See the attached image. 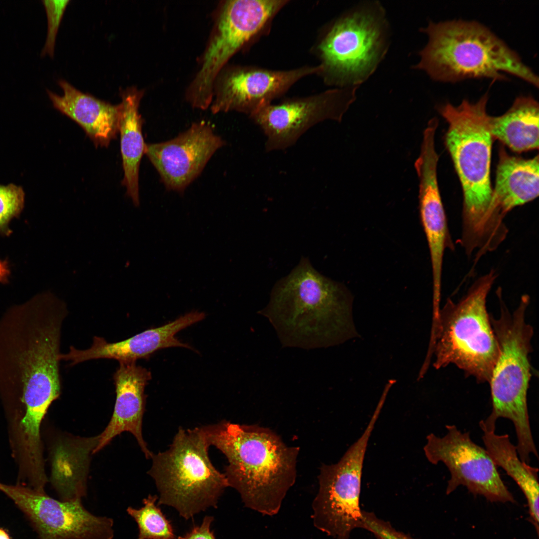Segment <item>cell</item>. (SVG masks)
Segmentation results:
<instances>
[{"instance_id": "21", "label": "cell", "mask_w": 539, "mask_h": 539, "mask_svg": "<svg viewBox=\"0 0 539 539\" xmlns=\"http://www.w3.org/2000/svg\"><path fill=\"white\" fill-rule=\"evenodd\" d=\"M63 94L46 92L55 108L76 122L97 146L107 147L118 132L121 105H113L78 90L65 80Z\"/></svg>"}, {"instance_id": "4", "label": "cell", "mask_w": 539, "mask_h": 539, "mask_svg": "<svg viewBox=\"0 0 539 539\" xmlns=\"http://www.w3.org/2000/svg\"><path fill=\"white\" fill-rule=\"evenodd\" d=\"M487 93L476 102L463 99L454 106L437 107L448 124L444 136L463 192L462 232L459 242L467 250L483 246L492 229L489 216L492 188L490 182L493 138L486 111Z\"/></svg>"}, {"instance_id": "27", "label": "cell", "mask_w": 539, "mask_h": 539, "mask_svg": "<svg viewBox=\"0 0 539 539\" xmlns=\"http://www.w3.org/2000/svg\"><path fill=\"white\" fill-rule=\"evenodd\" d=\"M45 7L47 17L48 30L46 40L41 51V56L48 54L54 55L56 35L66 6L70 2L68 0H42Z\"/></svg>"}, {"instance_id": "17", "label": "cell", "mask_w": 539, "mask_h": 539, "mask_svg": "<svg viewBox=\"0 0 539 539\" xmlns=\"http://www.w3.org/2000/svg\"><path fill=\"white\" fill-rule=\"evenodd\" d=\"M205 317L202 312H190L163 326L147 329L117 342L110 343L103 338L95 336L88 349L79 350L71 346L67 353L61 354L60 359L69 361L71 365L99 358L115 359L119 362L136 361L162 348L180 347L191 349L188 344L178 340L175 335Z\"/></svg>"}, {"instance_id": "18", "label": "cell", "mask_w": 539, "mask_h": 539, "mask_svg": "<svg viewBox=\"0 0 539 539\" xmlns=\"http://www.w3.org/2000/svg\"><path fill=\"white\" fill-rule=\"evenodd\" d=\"M539 161L538 154L525 159L511 155L500 147L489 209L490 221L497 235L507 234L504 219L508 213L538 197Z\"/></svg>"}, {"instance_id": "28", "label": "cell", "mask_w": 539, "mask_h": 539, "mask_svg": "<svg viewBox=\"0 0 539 539\" xmlns=\"http://www.w3.org/2000/svg\"><path fill=\"white\" fill-rule=\"evenodd\" d=\"M360 528L371 532L377 539H414L396 530L388 522L378 518L372 512L363 511Z\"/></svg>"}, {"instance_id": "20", "label": "cell", "mask_w": 539, "mask_h": 539, "mask_svg": "<svg viewBox=\"0 0 539 539\" xmlns=\"http://www.w3.org/2000/svg\"><path fill=\"white\" fill-rule=\"evenodd\" d=\"M437 162L432 159L418 161L415 168L419 178L420 219L429 249L433 280V303L441 300L444 255L447 248H453L447 219L438 186Z\"/></svg>"}, {"instance_id": "25", "label": "cell", "mask_w": 539, "mask_h": 539, "mask_svg": "<svg viewBox=\"0 0 539 539\" xmlns=\"http://www.w3.org/2000/svg\"><path fill=\"white\" fill-rule=\"evenodd\" d=\"M157 495H149L143 500V506L137 509L129 507L128 514L137 523V539H175V535L170 521L156 505Z\"/></svg>"}, {"instance_id": "15", "label": "cell", "mask_w": 539, "mask_h": 539, "mask_svg": "<svg viewBox=\"0 0 539 539\" xmlns=\"http://www.w3.org/2000/svg\"><path fill=\"white\" fill-rule=\"evenodd\" d=\"M319 65L289 70L234 67L220 73L214 86L213 113L236 111L251 115L271 104L301 78L318 74Z\"/></svg>"}, {"instance_id": "6", "label": "cell", "mask_w": 539, "mask_h": 539, "mask_svg": "<svg viewBox=\"0 0 539 539\" xmlns=\"http://www.w3.org/2000/svg\"><path fill=\"white\" fill-rule=\"evenodd\" d=\"M496 277L491 270L477 279L458 302L447 299L431 332L424 368L434 353L436 369L454 364L478 383H489L499 353L486 307Z\"/></svg>"}, {"instance_id": "14", "label": "cell", "mask_w": 539, "mask_h": 539, "mask_svg": "<svg viewBox=\"0 0 539 539\" xmlns=\"http://www.w3.org/2000/svg\"><path fill=\"white\" fill-rule=\"evenodd\" d=\"M8 496L32 523L40 539H112L114 522L96 516L81 500L59 501L44 492L0 483Z\"/></svg>"}, {"instance_id": "26", "label": "cell", "mask_w": 539, "mask_h": 539, "mask_svg": "<svg viewBox=\"0 0 539 539\" xmlns=\"http://www.w3.org/2000/svg\"><path fill=\"white\" fill-rule=\"evenodd\" d=\"M24 199L21 187L14 184H0V234L7 235L11 232L9 223L22 211Z\"/></svg>"}, {"instance_id": "8", "label": "cell", "mask_w": 539, "mask_h": 539, "mask_svg": "<svg viewBox=\"0 0 539 539\" xmlns=\"http://www.w3.org/2000/svg\"><path fill=\"white\" fill-rule=\"evenodd\" d=\"M389 32L379 2H367L352 8L331 24L317 45L319 75L328 85L359 87L386 55Z\"/></svg>"}, {"instance_id": "31", "label": "cell", "mask_w": 539, "mask_h": 539, "mask_svg": "<svg viewBox=\"0 0 539 539\" xmlns=\"http://www.w3.org/2000/svg\"><path fill=\"white\" fill-rule=\"evenodd\" d=\"M0 539H10L7 533L1 528H0Z\"/></svg>"}, {"instance_id": "19", "label": "cell", "mask_w": 539, "mask_h": 539, "mask_svg": "<svg viewBox=\"0 0 539 539\" xmlns=\"http://www.w3.org/2000/svg\"><path fill=\"white\" fill-rule=\"evenodd\" d=\"M136 362H119V366L113 375L116 393L114 412L108 425L98 436L93 453L109 444L114 437L127 431L136 438L147 458H150L153 454L148 449L142 434L144 390L151 374L146 368L137 365Z\"/></svg>"}, {"instance_id": "10", "label": "cell", "mask_w": 539, "mask_h": 539, "mask_svg": "<svg viewBox=\"0 0 539 539\" xmlns=\"http://www.w3.org/2000/svg\"><path fill=\"white\" fill-rule=\"evenodd\" d=\"M287 0H232L222 5L212 36L202 56L199 70L187 92L196 108L211 104L215 81L229 59L245 44L260 34Z\"/></svg>"}, {"instance_id": "29", "label": "cell", "mask_w": 539, "mask_h": 539, "mask_svg": "<svg viewBox=\"0 0 539 539\" xmlns=\"http://www.w3.org/2000/svg\"><path fill=\"white\" fill-rule=\"evenodd\" d=\"M213 520V516H205L200 525L195 526L184 536H179L177 539H216L214 532L210 529Z\"/></svg>"}, {"instance_id": "1", "label": "cell", "mask_w": 539, "mask_h": 539, "mask_svg": "<svg viewBox=\"0 0 539 539\" xmlns=\"http://www.w3.org/2000/svg\"><path fill=\"white\" fill-rule=\"evenodd\" d=\"M66 304L50 292L8 308L0 318V388L18 394L27 421L41 422L60 395Z\"/></svg>"}, {"instance_id": "30", "label": "cell", "mask_w": 539, "mask_h": 539, "mask_svg": "<svg viewBox=\"0 0 539 539\" xmlns=\"http://www.w3.org/2000/svg\"><path fill=\"white\" fill-rule=\"evenodd\" d=\"M9 274L10 271L7 263L0 260V282H6Z\"/></svg>"}, {"instance_id": "3", "label": "cell", "mask_w": 539, "mask_h": 539, "mask_svg": "<svg viewBox=\"0 0 539 539\" xmlns=\"http://www.w3.org/2000/svg\"><path fill=\"white\" fill-rule=\"evenodd\" d=\"M210 446L226 456L229 487L245 506L263 515L278 513L296 478L299 449L287 446L270 429L227 421L202 427Z\"/></svg>"}, {"instance_id": "12", "label": "cell", "mask_w": 539, "mask_h": 539, "mask_svg": "<svg viewBox=\"0 0 539 539\" xmlns=\"http://www.w3.org/2000/svg\"><path fill=\"white\" fill-rule=\"evenodd\" d=\"M446 429L443 437L428 434L423 450L430 463L442 462L448 469L450 478L446 494L462 485L490 501L513 502L512 494L485 448L474 443L469 432H462L455 425H447Z\"/></svg>"}, {"instance_id": "22", "label": "cell", "mask_w": 539, "mask_h": 539, "mask_svg": "<svg viewBox=\"0 0 539 539\" xmlns=\"http://www.w3.org/2000/svg\"><path fill=\"white\" fill-rule=\"evenodd\" d=\"M143 93V91L133 87L120 92L122 101L118 132L124 171L122 184L135 206L140 204L139 171L146 146L142 132L143 121L139 113Z\"/></svg>"}, {"instance_id": "7", "label": "cell", "mask_w": 539, "mask_h": 539, "mask_svg": "<svg viewBox=\"0 0 539 539\" xmlns=\"http://www.w3.org/2000/svg\"><path fill=\"white\" fill-rule=\"evenodd\" d=\"M500 303L498 318L490 314L499 353L489 382L492 410L483 420L496 426L498 418L513 423L517 436L518 452L527 455L534 452L536 446L530 424L527 393L532 376L529 355L532 351V326L525 319L530 303L528 295H523L518 307L511 312L505 305L501 291H497Z\"/></svg>"}, {"instance_id": "2", "label": "cell", "mask_w": 539, "mask_h": 539, "mask_svg": "<svg viewBox=\"0 0 539 539\" xmlns=\"http://www.w3.org/2000/svg\"><path fill=\"white\" fill-rule=\"evenodd\" d=\"M352 301L346 288L320 274L303 258L276 284L260 314L284 347H328L359 336Z\"/></svg>"}, {"instance_id": "5", "label": "cell", "mask_w": 539, "mask_h": 539, "mask_svg": "<svg viewBox=\"0 0 539 539\" xmlns=\"http://www.w3.org/2000/svg\"><path fill=\"white\" fill-rule=\"evenodd\" d=\"M428 40L413 68L432 79L456 82L470 78L504 80L503 73L538 88L539 78L518 54L488 27L474 20L430 21L420 29Z\"/></svg>"}, {"instance_id": "9", "label": "cell", "mask_w": 539, "mask_h": 539, "mask_svg": "<svg viewBox=\"0 0 539 539\" xmlns=\"http://www.w3.org/2000/svg\"><path fill=\"white\" fill-rule=\"evenodd\" d=\"M209 446L202 427L179 428L168 450L152 454L148 474L159 492L158 506H172L186 520L217 507L229 485L225 474L211 462Z\"/></svg>"}, {"instance_id": "24", "label": "cell", "mask_w": 539, "mask_h": 539, "mask_svg": "<svg viewBox=\"0 0 539 539\" xmlns=\"http://www.w3.org/2000/svg\"><path fill=\"white\" fill-rule=\"evenodd\" d=\"M479 426L483 432L482 440L485 449L496 465L503 468L523 492L531 518L538 532V468L521 460L516 446L512 443L508 434L498 435L495 433L496 428H489L480 423Z\"/></svg>"}, {"instance_id": "16", "label": "cell", "mask_w": 539, "mask_h": 539, "mask_svg": "<svg viewBox=\"0 0 539 539\" xmlns=\"http://www.w3.org/2000/svg\"><path fill=\"white\" fill-rule=\"evenodd\" d=\"M224 142L209 124H193L171 140L146 144L145 153L166 187L182 192L202 172Z\"/></svg>"}, {"instance_id": "11", "label": "cell", "mask_w": 539, "mask_h": 539, "mask_svg": "<svg viewBox=\"0 0 539 539\" xmlns=\"http://www.w3.org/2000/svg\"><path fill=\"white\" fill-rule=\"evenodd\" d=\"M382 407L377 405L364 432L338 462L323 465L319 488L312 503L315 527L336 539H348L360 528L362 511L360 496L363 462L368 443Z\"/></svg>"}, {"instance_id": "23", "label": "cell", "mask_w": 539, "mask_h": 539, "mask_svg": "<svg viewBox=\"0 0 539 539\" xmlns=\"http://www.w3.org/2000/svg\"><path fill=\"white\" fill-rule=\"evenodd\" d=\"M539 105L532 97L520 96L503 115H489L488 126L493 139L520 153L539 148Z\"/></svg>"}, {"instance_id": "13", "label": "cell", "mask_w": 539, "mask_h": 539, "mask_svg": "<svg viewBox=\"0 0 539 539\" xmlns=\"http://www.w3.org/2000/svg\"><path fill=\"white\" fill-rule=\"evenodd\" d=\"M358 87L337 88L310 96L287 99L262 107L252 119L266 137L267 151L285 149L313 125L325 120L341 122L356 99Z\"/></svg>"}]
</instances>
